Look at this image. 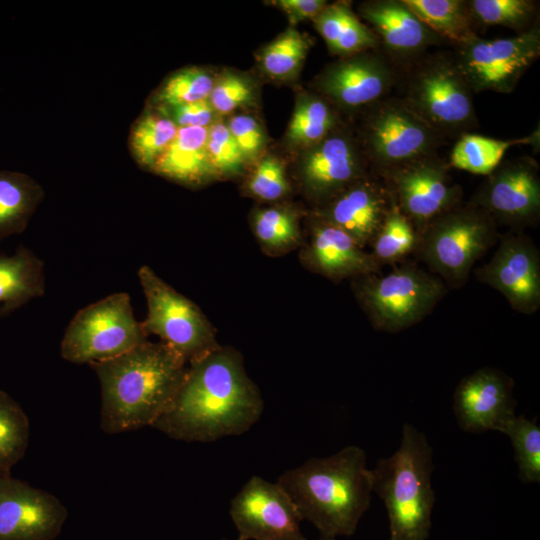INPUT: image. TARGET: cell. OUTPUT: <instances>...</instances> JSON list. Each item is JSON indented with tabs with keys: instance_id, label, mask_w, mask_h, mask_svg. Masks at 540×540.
Here are the masks:
<instances>
[{
	"instance_id": "1",
	"label": "cell",
	"mask_w": 540,
	"mask_h": 540,
	"mask_svg": "<svg viewBox=\"0 0 540 540\" xmlns=\"http://www.w3.org/2000/svg\"><path fill=\"white\" fill-rule=\"evenodd\" d=\"M264 408L241 353L219 346L188 364L171 408L152 427L186 442H211L248 431Z\"/></svg>"
},
{
	"instance_id": "2",
	"label": "cell",
	"mask_w": 540,
	"mask_h": 540,
	"mask_svg": "<svg viewBox=\"0 0 540 540\" xmlns=\"http://www.w3.org/2000/svg\"><path fill=\"white\" fill-rule=\"evenodd\" d=\"M101 389L100 428L109 435L151 426L174 403L188 364L163 342L146 341L89 364Z\"/></svg>"
},
{
	"instance_id": "3",
	"label": "cell",
	"mask_w": 540,
	"mask_h": 540,
	"mask_svg": "<svg viewBox=\"0 0 540 540\" xmlns=\"http://www.w3.org/2000/svg\"><path fill=\"white\" fill-rule=\"evenodd\" d=\"M277 483L289 495L301 520L320 536H351L371 500L365 451L354 445L323 458H311L282 473Z\"/></svg>"
},
{
	"instance_id": "4",
	"label": "cell",
	"mask_w": 540,
	"mask_h": 540,
	"mask_svg": "<svg viewBox=\"0 0 540 540\" xmlns=\"http://www.w3.org/2000/svg\"><path fill=\"white\" fill-rule=\"evenodd\" d=\"M433 469V450L425 434L404 424L398 450L369 470L372 492L387 510L389 540L428 538L435 503Z\"/></svg>"
},
{
	"instance_id": "5",
	"label": "cell",
	"mask_w": 540,
	"mask_h": 540,
	"mask_svg": "<svg viewBox=\"0 0 540 540\" xmlns=\"http://www.w3.org/2000/svg\"><path fill=\"white\" fill-rule=\"evenodd\" d=\"M400 97L420 118L448 137L478 127L474 92L452 55H424L401 70Z\"/></svg>"
},
{
	"instance_id": "6",
	"label": "cell",
	"mask_w": 540,
	"mask_h": 540,
	"mask_svg": "<svg viewBox=\"0 0 540 540\" xmlns=\"http://www.w3.org/2000/svg\"><path fill=\"white\" fill-rule=\"evenodd\" d=\"M499 236L496 223L483 209L462 201L418 234L416 250L433 272L457 287Z\"/></svg>"
},
{
	"instance_id": "7",
	"label": "cell",
	"mask_w": 540,
	"mask_h": 540,
	"mask_svg": "<svg viewBox=\"0 0 540 540\" xmlns=\"http://www.w3.org/2000/svg\"><path fill=\"white\" fill-rule=\"evenodd\" d=\"M353 292L376 329L397 332L425 318L446 293L443 281L415 264L353 279Z\"/></svg>"
},
{
	"instance_id": "8",
	"label": "cell",
	"mask_w": 540,
	"mask_h": 540,
	"mask_svg": "<svg viewBox=\"0 0 540 540\" xmlns=\"http://www.w3.org/2000/svg\"><path fill=\"white\" fill-rule=\"evenodd\" d=\"M367 108L359 147L376 174L435 156L445 144L447 138L400 97L388 96Z\"/></svg>"
},
{
	"instance_id": "9",
	"label": "cell",
	"mask_w": 540,
	"mask_h": 540,
	"mask_svg": "<svg viewBox=\"0 0 540 540\" xmlns=\"http://www.w3.org/2000/svg\"><path fill=\"white\" fill-rule=\"evenodd\" d=\"M126 292L110 294L80 309L60 343L61 357L91 364L120 356L147 340Z\"/></svg>"
},
{
	"instance_id": "10",
	"label": "cell",
	"mask_w": 540,
	"mask_h": 540,
	"mask_svg": "<svg viewBox=\"0 0 540 540\" xmlns=\"http://www.w3.org/2000/svg\"><path fill=\"white\" fill-rule=\"evenodd\" d=\"M138 278L147 315L141 322L146 335H156L190 364L217 349L216 330L201 309L189 298L143 265Z\"/></svg>"
},
{
	"instance_id": "11",
	"label": "cell",
	"mask_w": 540,
	"mask_h": 540,
	"mask_svg": "<svg viewBox=\"0 0 540 540\" xmlns=\"http://www.w3.org/2000/svg\"><path fill=\"white\" fill-rule=\"evenodd\" d=\"M454 61L475 93H511L540 56V25L516 36L486 40L478 35L455 45Z\"/></svg>"
},
{
	"instance_id": "12",
	"label": "cell",
	"mask_w": 540,
	"mask_h": 540,
	"mask_svg": "<svg viewBox=\"0 0 540 540\" xmlns=\"http://www.w3.org/2000/svg\"><path fill=\"white\" fill-rule=\"evenodd\" d=\"M449 167L435 155L378 174L390 190L397 208L418 234L462 202V188L453 182Z\"/></svg>"
},
{
	"instance_id": "13",
	"label": "cell",
	"mask_w": 540,
	"mask_h": 540,
	"mask_svg": "<svg viewBox=\"0 0 540 540\" xmlns=\"http://www.w3.org/2000/svg\"><path fill=\"white\" fill-rule=\"evenodd\" d=\"M497 224L515 231L534 226L540 217V177L530 157L502 161L479 186L471 201Z\"/></svg>"
},
{
	"instance_id": "14",
	"label": "cell",
	"mask_w": 540,
	"mask_h": 540,
	"mask_svg": "<svg viewBox=\"0 0 540 540\" xmlns=\"http://www.w3.org/2000/svg\"><path fill=\"white\" fill-rule=\"evenodd\" d=\"M236 540H307L289 495L276 482L252 476L230 502Z\"/></svg>"
},
{
	"instance_id": "15",
	"label": "cell",
	"mask_w": 540,
	"mask_h": 540,
	"mask_svg": "<svg viewBox=\"0 0 540 540\" xmlns=\"http://www.w3.org/2000/svg\"><path fill=\"white\" fill-rule=\"evenodd\" d=\"M67 517L55 495L0 470V540H54Z\"/></svg>"
},
{
	"instance_id": "16",
	"label": "cell",
	"mask_w": 540,
	"mask_h": 540,
	"mask_svg": "<svg viewBox=\"0 0 540 540\" xmlns=\"http://www.w3.org/2000/svg\"><path fill=\"white\" fill-rule=\"evenodd\" d=\"M400 75L401 70L375 49L342 57L323 71L317 86L337 106L356 110L388 97Z\"/></svg>"
},
{
	"instance_id": "17",
	"label": "cell",
	"mask_w": 540,
	"mask_h": 540,
	"mask_svg": "<svg viewBox=\"0 0 540 540\" xmlns=\"http://www.w3.org/2000/svg\"><path fill=\"white\" fill-rule=\"evenodd\" d=\"M499 237L497 250L488 263L476 270V277L498 290L514 310L533 314L540 307L539 250L519 231Z\"/></svg>"
},
{
	"instance_id": "18",
	"label": "cell",
	"mask_w": 540,
	"mask_h": 540,
	"mask_svg": "<svg viewBox=\"0 0 540 540\" xmlns=\"http://www.w3.org/2000/svg\"><path fill=\"white\" fill-rule=\"evenodd\" d=\"M368 167L359 145L345 131L336 128L306 149L300 162L299 179L307 196L321 207L367 175Z\"/></svg>"
},
{
	"instance_id": "19",
	"label": "cell",
	"mask_w": 540,
	"mask_h": 540,
	"mask_svg": "<svg viewBox=\"0 0 540 540\" xmlns=\"http://www.w3.org/2000/svg\"><path fill=\"white\" fill-rule=\"evenodd\" d=\"M359 13L377 37L381 52L400 70L424 56L429 47L446 42L403 0L366 1L360 5Z\"/></svg>"
},
{
	"instance_id": "20",
	"label": "cell",
	"mask_w": 540,
	"mask_h": 540,
	"mask_svg": "<svg viewBox=\"0 0 540 540\" xmlns=\"http://www.w3.org/2000/svg\"><path fill=\"white\" fill-rule=\"evenodd\" d=\"M394 206L384 180L373 172L350 184L314 214L346 232L364 249Z\"/></svg>"
},
{
	"instance_id": "21",
	"label": "cell",
	"mask_w": 540,
	"mask_h": 540,
	"mask_svg": "<svg viewBox=\"0 0 540 540\" xmlns=\"http://www.w3.org/2000/svg\"><path fill=\"white\" fill-rule=\"evenodd\" d=\"M513 380L493 368H482L463 378L455 389L454 412L462 430L501 432L515 416Z\"/></svg>"
},
{
	"instance_id": "22",
	"label": "cell",
	"mask_w": 540,
	"mask_h": 540,
	"mask_svg": "<svg viewBox=\"0 0 540 540\" xmlns=\"http://www.w3.org/2000/svg\"><path fill=\"white\" fill-rule=\"evenodd\" d=\"M299 259L309 271L332 281L378 274L381 266L346 232L313 213Z\"/></svg>"
},
{
	"instance_id": "23",
	"label": "cell",
	"mask_w": 540,
	"mask_h": 540,
	"mask_svg": "<svg viewBox=\"0 0 540 540\" xmlns=\"http://www.w3.org/2000/svg\"><path fill=\"white\" fill-rule=\"evenodd\" d=\"M208 128L179 127L151 172L190 187L212 180L217 173L207 150Z\"/></svg>"
},
{
	"instance_id": "24",
	"label": "cell",
	"mask_w": 540,
	"mask_h": 540,
	"mask_svg": "<svg viewBox=\"0 0 540 540\" xmlns=\"http://www.w3.org/2000/svg\"><path fill=\"white\" fill-rule=\"evenodd\" d=\"M45 264L20 245L12 255L0 254V318L7 317L45 293Z\"/></svg>"
},
{
	"instance_id": "25",
	"label": "cell",
	"mask_w": 540,
	"mask_h": 540,
	"mask_svg": "<svg viewBox=\"0 0 540 540\" xmlns=\"http://www.w3.org/2000/svg\"><path fill=\"white\" fill-rule=\"evenodd\" d=\"M313 21L335 55L346 57L380 47L375 34L345 3L327 4Z\"/></svg>"
},
{
	"instance_id": "26",
	"label": "cell",
	"mask_w": 540,
	"mask_h": 540,
	"mask_svg": "<svg viewBox=\"0 0 540 540\" xmlns=\"http://www.w3.org/2000/svg\"><path fill=\"white\" fill-rule=\"evenodd\" d=\"M44 197L43 187L31 176L0 171V241L23 233Z\"/></svg>"
},
{
	"instance_id": "27",
	"label": "cell",
	"mask_w": 540,
	"mask_h": 540,
	"mask_svg": "<svg viewBox=\"0 0 540 540\" xmlns=\"http://www.w3.org/2000/svg\"><path fill=\"white\" fill-rule=\"evenodd\" d=\"M299 212L289 206L272 205L255 209L251 229L262 252L278 257L300 248L303 243Z\"/></svg>"
},
{
	"instance_id": "28",
	"label": "cell",
	"mask_w": 540,
	"mask_h": 540,
	"mask_svg": "<svg viewBox=\"0 0 540 540\" xmlns=\"http://www.w3.org/2000/svg\"><path fill=\"white\" fill-rule=\"evenodd\" d=\"M178 128L161 108L149 105L130 129L128 147L132 158L142 169L152 171Z\"/></svg>"
},
{
	"instance_id": "29",
	"label": "cell",
	"mask_w": 540,
	"mask_h": 540,
	"mask_svg": "<svg viewBox=\"0 0 540 540\" xmlns=\"http://www.w3.org/2000/svg\"><path fill=\"white\" fill-rule=\"evenodd\" d=\"M539 132L516 139H494L482 135L467 133L455 143L449 166L472 174H490L502 161L505 153L516 145H536Z\"/></svg>"
},
{
	"instance_id": "30",
	"label": "cell",
	"mask_w": 540,
	"mask_h": 540,
	"mask_svg": "<svg viewBox=\"0 0 540 540\" xmlns=\"http://www.w3.org/2000/svg\"><path fill=\"white\" fill-rule=\"evenodd\" d=\"M435 34L457 45L476 36L475 22L463 0H403Z\"/></svg>"
},
{
	"instance_id": "31",
	"label": "cell",
	"mask_w": 540,
	"mask_h": 540,
	"mask_svg": "<svg viewBox=\"0 0 540 540\" xmlns=\"http://www.w3.org/2000/svg\"><path fill=\"white\" fill-rule=\"evenodd\" d=\"M337 128V118L328 102L316 95H303L296 103L287 129V139L308 149Z\"/></svg>"
},
{
	"instance_id": "32",
	"label": "cell",
	"mask_w": 540,
	"mask_h": 540,
	"mask_svg": "<svg viewBox=\"0 0 540 540\" xmlns=\"http://www.w3.org/2000/svg\"><path fill=\"white\" fill-rule=\"evenodd\" d=\"M475 24L499 25L522 34L538 22V2L532 0H468Z\"/></svg>"
},
{
	"instance_id": "33",
	"label": "cell",
	"mask_w": 540,
	"mask_h": 540,
	"mask_svg": "<svg viewBox=\"0 0 540 540\" xmlns=\"http://www.w3.org/2000/svg\"><path fill=\"white\" fill-rule=\"evenodd\" d=\"M30 423L21 405L0 390V470H11L25 456Z\"/></svg>"
},
{
	"instance_id": "34",
	"label": "cell",
	"mask_w": 540,
	"mask_h": 540,
	"mask_svg": "<svg viewBox=\"0 0 540 540\" xmlns=\"http://www.w3.org/2000/svg\"><path fill=\"white\" fill-rule=\"evenodd\" d=\"M418 233L396 204L370 243L377 263L393 264L416 250Z\"/></svg>"
},
{
	"instance_id": "35",
	"label": "cell",
	"mask_w": 540,
	"mask_h": 540,
	"mask_svg": "<svg viewBox=\"0 0 540 540\" xmlns=\"http://www.w3.org/2000/svg\"><path fill=\"white\" fill-rule=\"evenodd\" d=\"M215 80L205 69L186 67L168 76L153 93L149 105L173 107L208 99Z\"/></svg>"
},
{
	"instance_id": "36",
	"label": "cell",
	"mask_w": 540,
	"mask_h": 540,
	"mask_svg": "<svg viewBox=\"0 0 540 540\" xmlns=\"http://www.w3.org/2000/svg\"><path fill=\"white\" fill-rule=\"evenodd\" d=\"M308 49L307 38L291 27L263 49L260 56L261 67L271 78H291L301 68Z\"/></svg>"
},
{
	"instance_id": "37",
	"label": "cell",
	"mask_w": 540,
	"mask_h": 540,
	"mask_svg": "<svg viewBox=\"0 0 540 540\" xmlns=\"http://www.w3.org/2000/svg\"><path fill=\"white\" fill-rule=\"evenodd\" d=\"M514 449L519 479L523 483L540 482V427L524 416H514L501 431Z\"/></svg>"
},
{
	"instance_id": "38",
	"label": "cell",
	"mask_w": 540,
	"mask_h": 540,
	"mask_svg": "<svg viewBox=\"0 0 540 540\" xmlns=\"http://www.w3.org/2000/svg\"><path fill=\"white\" fill-rule=\"evenodd\" d=\"M246 192L261 201L274 202L290 191L283 163L272 155L261 159L245 183Z\"/></svg>"
},
{
	"instance_id": "39",
	"label": "cell",
	"mask_w": 540,
	"mask_h": 540,
	"mask_svg": "<svg viewBox=\"0 0 540 540\" xmlns=\"http://www.w3.org/2000/svg\"><path fill=\"white\" fill-rule=\"evenodd\" d=\"M207 150L217 175H237L246 163L227 125L213 123L208 128Z\"/></svg>"
},
{
	"instance_id": "40",
	"label": "cell",
	"mask_w": 540,
	"mask_h": 540,
	"mask_svg": "<svg viewBox=\"0 0 540 540\" xmlns=\"http://www.w3.org/2000/svg\"><path fill=\"white\" fill-rule=\"evenodd\" d=\"M254 99L252 83L244 76L228 72L213 85L208 101L219 115L233 112Z\"/></svg>"
},
{
	"instance_id": "41",
	"label": "cell",
	"mask_w": 540,
	"mask_h": 540,
	"mask_svg": "<svg viewBox=\"0 0 540 540\" xmlns=\"http://www.w3.org/2000/svg\"><path fill=\"white\" fill-rule=\"evenodd\" d=\"M227 127L246 162L253 161L265 146V135L259 122L250 115L232 117Z\"/></svg>"
},
{
	"instance_id": "42",
	"label": "cell",
	"mask_w": 540,
	"mask_h": 540,
	"mask_svg": "<svg viewBox=\"0 0 540 540\" xmlns=\"http://www.w3.org/2000/svg\"><path fill=\"white\" fill-rule=\"evenodd\" d=\"M159 108L178 127H209L214 123L215 116L217 115L208 99L168 108Z\"/></svg>"
},
{
	"instance_id": "43",
	"label": "cell",
	"mask_w": 540,
	"mask_h": 540,
	"mask_svg": "<svg viewBox=\"0 0 540 540\" xmlns=\"http://www.w3.org/2000/svg\"><path fill=\"white\" fill-rule=\"evenodd\" d=\"M274 3L294 23L314 19L327 6L324 0H279Z\"/></svg>"
},
{
	"instance_id": "44",
	"label": "cell",
	"mask_w": 540,
	"mask_h": 540,
	"mask_svg": "<svg viewBox=\"0 0 540 540\" xmlns=\"http://www.w3.org/2000/svg\"><path fill=\"white\" fill-rule=\"evenodd\" d=\"M318 540H336V538L320 536V538Z\"/></svg>"
},
{
	"instance_id": "45",
	"label": "cell",
	"mask_w": 540,
	"mask_h": 540,
	"mask_svg": "<svg viewBox=\"0 0 540 540\" xmlns=\"http://www.w3.org/2000/svg\"><path fill=\"white\" fill-rule=\"evenodd\" d=\"M222 540H227V539H222Z\"/></svg>"
}]
</instances>
